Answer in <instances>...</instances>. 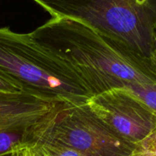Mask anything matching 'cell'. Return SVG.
<instances>
[{"label": "cell", "instance_id": "obj_13", "mask_svg": "<svg viewBox=\"0 0 156 156\" xmlns=\"http://www.w3.org/2000/svg\"><path fill=\"white\" fill-rule=\"evenodd\" d=\"M19 151H20V150H19ZM18 151H17V152H10V153L5 154V155H0V156H18Z\"/></svg>", "mask_w": 156, "mask_h": 156}, {"label": "cell", "instance_id": "obj_7", "mask_svg": "<svg viewBox=\"0 0 156 156\" xmlns=\"http://www.w3.org/2000/svg\"><path fill=\"white\" fill-rule=\"evenodd\" d=\"M124 88L129 90L156 115V82L146 84H130Z\"/></svg>", "mask_w": 156, "mask_h": 156}, {"label": "cell", "instance_id": "obj_5", "mask_svg": "<svg viewBox=\"0 0 156 156\" xmlns=\"http://www.w3.org/2000/svg\"><path fill=\"white\" fill-rule=\"evenodd\" d=\"M91 111L117 133L138 145L156 127V115L124 88L92 96L87 102Z\"/></svg>", "mask_w": 156, "mask_h": 156}, {"label": "cell", "instance_id": "obj_10", "mask_svg": "<svg viewBox=\"0 0 156 156\" xmlns=\"http://www.w3.org/2000/svg\"><path fill=\"white\" fill-rule=\"evenodd\" d=\"M0 91H5V92H20V91H23L19 87L15 85V84L8 82V81H6L5 79L2 77H0Z\"/></svg>", "mask_w": 156, "mask_h": 156}, {"label": "cell", "instance_id": "obj_15", "mask_svg": "<svg viewBox=\"0 0 156 156\" xmlns=\"http://www.w3.org/2000/svg\"><path fill=\"white\" fill-rule=\"evenodd\" d=\"M140 156H156V155H141Z\"/></svg>", "mask_w": 156, "mask_h": 156}, {"label": "cell", "instance_id": "obj_14", "mask_svg": "<svg viewBox=\"0 0 156 156\" xmlns=\"http://www.w3.org/2000/svg\"><path fill=\"white\" fill-rule=\"evenodd\" d=\"M141 155H140V154H138V153H136V152H134L133 154L132 155H130V156H140Z\"/></svg>", "mask_w": 156, "mask_h": 156}, {"label": "cell", "instance_id": "obj_1", "mask_svg": "<svg viewBox=\"0 0 156 156\" xmlns=\"http://www.w3.org/2000/svg\"><path fill=\"white\" fill-rule=\"evenodd\" d=\"M30 34L40 44L73 66L93 96L130 84L156 82L153 60L79 20L52 17Z\"/></svg>", "mask_w": 156, "mask_h": 156}, {"label": "cell", "instance_id": "obj_11", "mask_svg": "<svg viewBox=\"0 0 156 156\" xmlns=\"http://www.w3.org/2000/svg\"><path fill=\"white\" fill-rule=\"evenodd\" d=\"M18 156H33V155H32L29 148H25V149L18 151Z\"/></svg>", "mask_w": 156, "mask_h": 156}, {"label": "cell", "instance_id": "obj_2", "mask_svg": "<svg viewBox=\"0 0 156 156\" xmlns=\"http://www.w3.org/2000/svg\"><path fill=\"white\" fill-rule=\"evenodd\" d=\"M0 77L23 91L73 105L93 96L82 75L60 56L40 44L31 34L0 27Z\"/></svg>", "mask_w": 156, "mask_h": 156}, {"label": "cell", "instance_id": "obj_4", "mask_svg": "<svg viewBox=\"0 0 156 156\" xmlns=\"http://www.w3.org/2000/svg\"><path fill=\"white\" fill-rule=\"evenodd\" d=\"M34 143L62 145L85 156H130L136 149V145L113 130L87 103L59 105L34 127L31 145Z\"/></svg>", "mask_w": 156, "mask_h": 156}, {"label": "cell", "instance_id": "obj_6", "mask_svg": "<svg viewBox=\"0 0 156 156\" xmlns=\"http://www.w3.org/2000/svg\"><path fill=\"white\" fill-rule=\"evenodd\" d=\"M62 102L30 93L0 91V133L22 132L31 134L35 126Z\"/></svg>", "mask_w": 156, "mask_h": 156}, {"label": "cell", "instance_id": "obj_9", "mask_svg": "<svg viewBox=\"0 0 156 156\" xmlns=\"http://www.w3.org/2000/svg\"><path fill=\"white\" fill-rule=\"evenodd\" d=\"M135 152L140 155H156V127L149 136L137 145Z\"/></svg>", "mask_w": 156, "mask_h": 156}, {"label": "cell", "instance_id": "obj_12", "mask_svg": "<svg viewBox=\"0 0 156 156\" xmlns=\"http://www.w3.org/2000/svg\"><path fill=\"white\" fill-rule=\"evenodd\" d=\"M154 59H155L156 62V30L155 32V35H154Z\"/></svg>", "mask_w": 156, "mask_h": 156}, {"label": "cell", "instance_id": "obj_8", "mask_svg": "<svg viewBox=\"0 0 156 156\" xmlns=\"http://www.w3.org/2000/svg\"><path fill=\"white\" fill-rule=\"evenodd\" d=\"M29 149L33 156H85L71 148L55 143H34Z\"/></svg>", "mask_w": 156, "mask_h": 156}, {"label": "cell", "instance_id": "obj_3", "mask_svg": "<svg viewBox=\"0 0 156 156\" xmlns=\"http://www.w3.org/2000/svg\"><path fill=\"white\" fill-rule=\"evenodd\" d=\"M34 1L52 17L79 20L155 62L153 53L156 0Z\"/></svg>", "mask_w": 156, "mask_h": 156}]
</instances>
